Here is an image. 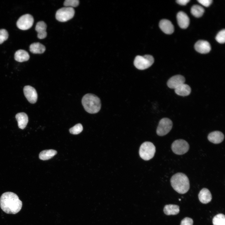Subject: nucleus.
Returning a JSON list of instances; mask_svg holds the SVG:
<instances>
[{
	"label": "nucleus",
	"mask_w": 225,
	"mask_h": 225,
	"mask_svg": "<svg viewBox=\"0 0 225 225\" xmlns=\"http://www.w3.org/2000/svg\"><path fill=\"white\" fill-rule=\"evenodd\" d=\"M75 11L73 8L65 7L58 9L56 14V18L61 22H66L74 16Z\"/></svg>",
	"instance_id": "6"
},
{
	"label": "nucleus",
	"mask_w": 225,
	"mask_h": 225,
	"mask_svg": "<svg viewBox=\"0 0 225 225\" xmlns=\"http://www.w3.org/2000/svg\"><path fill=\"white\" fill-rule=\"evenodd\" d=\"M47 25L42 21L38 22L35 27V30L38 32V37L40 39L45 38L47 35L46 31Z\"/></svg>",
	"instance_id": "17"
},
{
	"label": "nucleus",
	"mask_w": 225,
	"mask_h": 225,
	"mask_svg": "<svg viewBox=\"0 0 225 225\" xmlns=\"http://www.w3.org/2000/svg\"><path fill=\"white\" fill-rule=\"evenodd\" d=\"M30 51L34 54H42L45 51V47L39 42H34L30 45Z\"/></svg>",
	"instance_id": "22"
},
{
	"label": "nucleus",
	"mask_w": 225,
	"mask_h": 225,
	"mask_svg": "<svg viewBox=\"0 0 225 225\" xmlns=\"http://www.w3.org/2000/svg\"><path fill=\"white\" fill-rule=\"evenodd\" d=\"M79 2L78 0H66L64 2V5L65 7L73 8L78 6Z\"/></svg>",
	"instance_id": "28"
},
{
	"label": "nucleus",
	"mask_w": 225,
	"mask_h": 225,
	"mask_svg": "<svg viewBox=\"0 0 225 225\" xmlns=\"http://www.w3.org/2000/svg\"><path fill=\"white\" fill-rule=\"evenodd\" d=\"M0 206L2 209L6 213L15 214L21 210L22 203L16 194L6 192L1 196Z\"/></svg>",
	"instance_id": "1"
},
{
	"label": "nucleus",
	"mask_w": 225,
	"mask_h": 225,
	"mask_svg": "<svg viewBox=\"0 0 225 225\" xmlns=\"http://www.w3.org/2000/svg\"><path fill=\"white\" fill-rule=\"evenodd\" d=\"M8 37V34L7 31L5 29H0V44L2 43L7 40Z\"/></svg>",
	"instance_id": "29"
},
{
	"label": "nucleus",
	"mask_w": 225,
	"mask_h": 225,
	"mask_svg": "<svg viewBox=\"0 0 225 225\" xmlns=\"http://www.w3.org/2000/svg\"><path fill=\"white\" fill-rule=\"evenodd\" d=\"M24 95L28 102L34 103L37 101L38 95L35 89L30 86H26L23 88Z\"/></svg>",
	"instance_id": "10"
},
{
	"label": "nucleus",
	"mask_w": 225,
	"mask_h": 225,
	"mask_svg": "<svg viewBox=\"0 0 225 225\" xmlns=\"http://www.w3.org/2000/svg\"><path fill=\"white\" fill-rule=\"evenodd\" d=\"M173 189L180 194L186 193L190 188V183L187 176L182 173H177L172 176L170 180Z\"/></svg>",
	"instance_id": "2"
},
{
	"label": "nucleus",
	"mask_w": 225,
	"mask_h": 225,
	"mask_svg": "<svg viewBox=\"0 0 225 225\" xmlns=\"http://www.w3.org/2000/svg\"><path fill=\"white\" fill-rule=\"evenodd\" d=\"M29 58L28 52L24 50H18L14 54L15 60L19 62L27 61Z\"/></svg>",
	"instance_id": "20"
},
{
	"label": "nucleus",
	"mask_w": 225,
	"mask_h": 225,
	"mask_svg": "<svg viewBox=\"0 0 225 225\" xmlns=\"http://www.w3.org/2000/svg\"><path fill=\"white\" fill-rule=\"evenodd\" d=\"M172 126V122L170 119L167 118H163L159 122L156 133L158 136H164L170 131Z\"/></svg>",
	"instance_id": "8"
},
{
	"label": "nucleus",
	"mask_w": 225,
	"mask_h": 225,
	"mask_svg": "<svg viewBox=\"0 0 225 225\" xmlns=\"http://www.w3.org/2000/svg\"><path fill=\"white\" fill-rule=\"evenodd\" d=\"M213 225H225V216L223 214L216 215L212 219Z\"/></svg>",
	"instance_id": "25"
},
{
	"label": "nucleus",
	"mask_w": 225,
	"mask_h": 225,
	"mask_svg": "<svg viewBox=\"0 0 225 225\" xmlns=\"http://www.w3.org/2000/svg\"><path fill=\"white\" fill-rule=\"evenodd\" d=\"M215 39L220 43H224L225 42V30L222 29L219 31Z\"/></svg>",
	"instance_id": "27"
},
{
	"label": "nucleus",
	"mask_w": 225,
	"mask_h": 225,
	"mask_svg": "<svg viewBox=\"0 0 225 225\" xmlns=\"http://www.w3.org/2000/svg\"><path fill=\"white\" fill-rule=\"evenodd\" d=\"M189 146L185 140L180 139L174 141L171 145L173 152L178 155H182L186 153L188 150Z\"/></svg>",
	"instance_id": "7"
},
{
	"label": "nucleus",
	"mask_w": 225,
	"mask_h": 225,
	"mask_svg": "<svg viewBox=\"0 0 225 225\" xmlns=\"http://www.w3.org/2000/svg\"><path fill=\"white\" fill-rule=\"evenodd\" d=\"M193 220L191 218L186 217L181 221L180 225H193Z\"/></svg>",
	"instance_id": "30"
},
{
	"label": "nucleus",
	"mask_w": 225,
	"mask_h": 225,
	"mask_svg": "<svg viewBox=\"0 0 225 225\" xmlns=\"http://www.w3.org/2000/svg\"><path fill=\"white\" fill-rule=\"evenodd\" d=\"M197 1L201 4L206 7H209L212 3V0H198Z\"/></svg>",
	"instance_id": "31"
},
{
	"label": "nucleus",
	"mask_w": 225,
	"mask_h": 225,
	"mask_svg": "<svg viewBox=\"0 0 225 225\" xmlns=\"http://www.w3.org/2000/svg\"><path fill=\"white\" fill-rule=\"evenodd\" d=\"M159 27L161 29L167 34H171L174 31L173 24L170 21L167 19H163L161 20L159 23Z\"/></svg>",
	"instance_id": "14"
},
{
	"label": "nucleus",
	"mask_w": 225,
	"mask_h": 225,
	"mask_svg": "<svg viewBox=\"0 0 225 225\" xmlns=\"http://www.w3.org/2000/svg\"><path fill=\"white\" fill-rule=\"evenodd\" d=\"M204 12V8L198 5H194L191 8V12L194 17L199 18L201 17Z\"/></svg>",
	"instance_id": "24"
},
{
	"label": "nucleus",
	"mask_w": 225,
	"mask_h": 225,
	"mask_svg": "<svg viewBox=\"0 0 225 225\" xmlns=\"http://www.w3.org/2000/svg\"><path fill=\"white\" fill-rule=\"evenodd\" d=\"M83 127L82 124L78 123L70 128L69 131L71 133L73 134H78L82 132Z\"/></svg>",
	"instance_id": "26"
},
{
	"label": "nucleus",
	"mask_w": 225,
	"mask_h": 225,
	"mask_svg": "<svg viewBox=\"0 0 225 225\" xmlns=\"http://www.w3.org/2000/svg\"><path fill=\"white\" fill-rule=\"evenodd\" d=\"M57 153V151L54 150H44L40 152L39 158L42 160H48L52 158Z\"/></svg>",
	"instance_id": "23"
},
{
	"label": "nucleus",
	"mask_w": 225,
	"mask_h": 225,
	"mask_svg": "<svg viewBox=\"0 0 225 225\" xmlns=\"http://www.w3.org/2000/svg\"><path fill=\"white\" fill-rule=\"evenodd\" d=\"M224 136L223 134L220 131H214L209 133L208 138L211 142L214 144H218L223 141Z\"/></svg>",
	"instance_id": "15"
},
{
	"label": "nucleus",
	"mask_w": 225,
	"mask_h": 225,
	"mask_svg": "<svg viewBox=\"0 0 225 225\" xmlns=\"http://www.w3.org/2000/svg\"><path fill=\"white\" fill-rule=\"evenodd\" d=\"M82 102L85 110L91 114L98 113L100 110L101 104L100 98L96 95L87 94L83 97Z\"/></svg>",
	"instance_id": "3"
},
{
	"label": "nucleus",
	"mask_w": 225,
	"mask_h": 225,
	"mask_svg": "<svg viewBox=\"0 0 225 225\" xmlns=\"http://www.w3.org/2000/svg\"><path fill=\"white\" fill-rule=\"evenodd\" d=\"M185 78L180 75L174 76L170 78L167 82L168 87L171 89H175L177 87L184 83Z\"/></svg>",
	"instance_id": "11"
},
{
	"label": "nucleus",
	"mask_w": 225,
	"mask_h": 225,
	"mask_svg": "<svg viewBox=\"0 0 225 225\" xmlns=\"http://www.w3.org/2000/svg\"><path fill=\"white\" fill-rule=\"evenodd\" d=\"M154 62V58L151 55L137 56L134 60V65L137 69L143 70L150 67Z\"/></svg>",
	"instance_id": "5"
},
{
	"label": "nucleus",
	"mask_w": 225,
	"mask_h": 225,
	"mask_svg": "<svg viewBox=\"0 0 225 225\" xmlns=\"http://www.w3.org/2000/svg\"><path fill=\"white\" fill-rule=\"evenodd\" d=\"M34 18L32 16L29 14H26L21 16L17 22V26L18 28L22 30H27L30 28L32 26Z\"/></svg>",
	"instance_id": "9"
},
{
	"label": "nucleus",
	"mask_w": 225,
	"mask_h": 225,
	"mask_svg": "<svg viewBox=\"0 0 225 225\" xmlns=\"http://www.w3.org/2000/svg\"><path fill=\"white\" fill-rule=\"evenodd\" d=\"M155 151V147L152 142H145L140 147L139 154L143 159L149 160L154 157Z\"/></svg>",
	"instance_id": "4"
},
{
	"label": "nucleus",
	"mask_w": 225,
	"mask_h": 225,
	"mask_svg": "<svg viewBox=\"0 0 225 225\" xmlns=\"http://www.w3.org/2000/svg\"><path fill=\"white\" fill-rule=\"evenodd\" d=\"M190 1L189 0H177V2L179 4L185 5Z\"/></svg>",
	"instance_id": "32"
},
{
	"label": "nucleus",
	"mask_w": 225,
	"mask_h": 225,
	"mask_svg": "<svg viewBox=\"0 0 225 225\" xmlns=\"http://www.w3.org/2000/svg\"><path fill=\"white\" fill-rule=\"evenodd\" d=\"M198 197L199 201L203 204L209 203L212 199L211 192L208 189L205 188H202L200 191Z\"/></svg>",
	"instance_id": "16"
},
{
	"label": "nucleus",
	"mask_w": 225,
	"mask_h": 225,
	"mask_svg": "<svg viewBox=\"0 0 225 225\" xmlns=\"http://www.w3.org/2000/svg\"><path fill=\"white\" fill-rule=\"evenodd\" d=\"M179 207L177 205H166L163 208L164 213L168 215H177L179 213Z\"/></svg>",
	"instance_id": "21"
},
{
	"label": "nucleus",
	"mask_w": 225,
	"mask_h": 225,
	"mask_svg": "<svg viewBox=\"0 0 225 225\" xmlns=\"http://www.w3.org/2000/svg\"><path fill=\"white\" fill-rule=\"evenodd\" d=\"M17 121L18 127L24 129L26 126L28 122V118L26 114L24 112L17 113L15 116Z\"/></svg>",
	"instance_id": "18"
},
{
	"label": "nucleus",
	"mask_w": 225,
	"mask_h": 225,
	"mask_svg": "<svg viewBox=\"0 0 225 225\" xmlns=\"http://www.w3.org/2000/svg\"><path fill=\"white\" fill-rule=\"evenodd\" d=\"M177 19L181 28L186 29L188 28L189 24V18L185 13L182 11L179 12L177 15Z\"/></svg>",
	"instance_id": "13"
},
{
	"label": "nucleus",
	"mask_w": 225,
	"mask_h": 225,
	"mask_svg": "<svg viewBox=\"0 0 225 225\" xmlns=\"http://www.w3.org/2000/svg\"><path fill=\"white\" fill-rule=\"evenodd\" d=\"M194 48L198 52L202 54L208 53L211 49L210 43L207 41L199 40L195 44Z\"/></svg>",
	"instance_id": "12"
},
{
	"label": "nucleus",
	"mask_w": 225,
	"mask_h": 225,
	"mask_svg": "<svg viewBox=\"0 0 225 225\" xmlns=\"http://www.w3.org/2000/svg\"><path fill=\"white\" fill-rule=\"evenodd\" d=\"M174 89L175 92L176 94L182 96L188 95L190 93L191 91L190 87L185 83L180 85Z\"/></svg>",
	"instance_id": "19"
}]
</instances>
